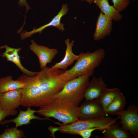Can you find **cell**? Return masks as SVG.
<instances>
[{
  "label": "cell",
  "mask_w": 138,
  "mask_h": 138,
  "mask_svg": "<svg viewBox=\"0 0 138 138\" xmlns=\"http://www.w3.org/2000/svg\"><path fill=\"white\" fill-rule=\"evenodd\" d=\"M112 124L101 131L104 138H131L128 131L121 127L119 124Z\"/></svg>",
  "instance_id": "d6986e66"
},
{
  "label": "cell",
  "mask_w": 138,
  "mask_h": 138,
  "mask_svg": "<svg viewBox=\"0 0 138 138\" xmlns=\"http://www.w3.org/2000/svg\"><path fill=\"white\" fill-rule=\"evenodd\" d=\"M64 71L46 67L34 76L37 83L44 95L51 100L52 97L63 89L67 81L60 76Z\"/></svg>",
  "instance_id": "3957f363"
},
{
  "label": "cell",
  "mask_w": 138,
  "mask_h": 138,
  "mask_svg": "<svg viewBox=\"0 0 138 138\" xmlns=\"http://www.w3.org/2000/svg\"><path fill=\"white\" fill-rule=\"evenodd\" d=\"M3 110L2 109V108H1V104H0V112H1Z\"/></svg>",
  "instance_id": "83f0119b"
},
{
  "label": "cell",
  "mask_w": 138,
  "mask_h": 138,
  "mask_svg": "<svg viewBox=\"0 0 138 138\" xmlns=\"http://www.w3.org/2000/svg\"><path fill=\"white\" fill-rule=\"evenodd\" d=\"M122 127L134 138L138 136V107L135 103L129 105L126 110L118 116Z\"/></svg>",
  "instance_id": "52a82bcc"
},
{
  "label": "cell",
  "mask_w": 138,
  "mask_h": 138,
  "mask_svg": "<svg viewBox=\"0 0 138 138\" xmlns=\"http://www.w3.org/2000/svg\"><path fill=\"white\" fill-rule=\"evenodd\" d=\"M39 107L36 112L38 114L48 119L54 118L63 124H69L79 119V107L60 99H52L48 103Z\"/></svg>",
  "instance_id": "7a4b0ae2"
},
{
  "label": "cell",
  "mask_w": 138,
  "mask_h": 138,
  "mask_svg": "<svg viewBox=\"0 0 138 138\" xmlns=\"http://www.w3.org/2000/svg\"><path fill=\"white\" fill-rule=\"evenodd\" d=\"M29 48L37 56L39 60L40 68L46 67L47 64L51 63L52 60L58 52L56 49H50L45 46L37 44L33 40Z\"/></svg>",
  "instance_id": "30bf717a"
},
{
  "label": "cell",
  "mask_w": 138,
  "mask_h": 138,
  "mask_svg": "<svg viewBox=\"0 0 138 138\" xmlns=\"http://www.w3.org/2000/svg\"><path fill=\"white\" fill-rule=\"evenodd\" d=\"M25 85L24 83L20 80H13L10 76L0 78V93L22 88Z\"/></svg>",
  "instance_id": "ffe728a7"
},
{
  "label": "cell",
  "mask_w": 138,
  "mask_h": 138,
  "mask_svg": "<svg viewBox=\"0 0 138 138\" xmlns=\"http://www.w3.org/2000/svg\"><path fill=\"white\" fill-rule=\"evenodd\" d=\"M112 20L100 12L97 19L93 39L97 41L109 35L112 30Z\"/></svg>",
  "instance_id": "7c38bea8"
},
{
  "label": "cell",
  "mask_w": 138,
  "mask_h": 138,
  "mask_svg": "<svg viewBox=\"0 0 138 138\" xmlns=\"http://www.w3.org/2000/svg\"><path fill=\"white\" fill-rule=\"evenodd\" d=\"M18 3L21 6H26V13L27 11L31 9L30 8L27 4L26 0H19Z\"/></svg>",
  "instance_id": "484cf974"
},
{
  "label": "cell",
  "mask_w": 138,
  "mask_h": 138,
  "mask_svg": "<svg viewBox=\"0 0 138 138\" xmlns=\"http://www.w3.org/2000/svg\"><path fill=\"white\" fill-rule=\"evenodd\" d=\"M121 92L117 88L105 89L98 99L104 110Z\"/></svg>",
  "instance_id": "44dd1931"
},
{
  "label": "cell",
  "mask_w": 138,
  "mask_h": 138,
  "mask_svg": "<svg viewBox=\"0 0 138 138\" xmlns=\"http://www.w3.org/2000/svg\"><path fill=\"white\" fill-rule=\"evenodd\" d=\"M18 113L16 109L12 110H3L0 112V122L6 117L10 115H15Z\"/></svg>",
  "instance_id": "d4e9b609"
},
{
  "label": "cell",
  "mask_w": 138,
  "mask_h": 138,
  "mask_svg": "<svg viewBox=\"0 0 138 138\" xmlns=\"http://www.w3.org/2000/svg\"><path fill=\"white\" fill-rule=\"evenodd\" d=\"M17 79L25 83L22 88L21 106L24 107H40L48 103L51 100L48 98L40 89L34 76H30L24 74Z\"/></svg>",
  "instance_id": "277c9868"
},
{
  "label": "cell",
  "mask_w": 138,
  "mask_h": 138,
  "mask_svg": "<svg viewBox=\"0 0 138 138\" xmlns=\"http://www.w3.org/2000/svg\"><path fill=\"white\" fill-rule=\"evenodd\" d=\"M0 49H1V46H0ZM1 53L0 52V55H1Z\"/></svg>",
  "instance_id": "f1b7e54d"
},
{
  "label": "cell",
  "mask_w": 138,
  "mask_h": 138,
  "mask_svg": "<svg viewBox=\"0 0 138 138\" xmlns=\"http://www.w3.org/2000/svg\"><path fill=\"white\" fill-rule=\"evenodd\" d=\"M79 107L80 119H93L105 116L98 99L86 100Z\"/></svg>",
  "instance_id": "ba28073f"
},
{
  "label": "cell",
  "mask_w": 138,
  "mask_h": 138,
  "mask_svg": "<svg viewBox=\"0 0 138 138\" xmlns=\"http://www.w3.org/2000/svg\"><path fill=\"white\" fill-rule=\"evenodd\" d=\"M68 10L67 5L63 4L60 10L50 21L38 28H34L31 31H26L21 33L20 35L21 39L22 40L27 38L29 37L32 35L36 33H41L44 29L50 26L55 27L61 31H64L65 30L64 28V25L61 23V20L62 17L67 13Z\"/></svg>",
  "instance_id": "8fae6325"
},
{
  "label": "cell",
  "mask_w": 138,
  "mask_h": 138,
  "mask_svg": "<svg viewBox=\"0 0 138 138\" xmlns=\"http://www.w3.org/2000/svg\"><path fill=\"white\" fill-rule=\"evenodd\" d=\"M22 88L0 93V103L4 110L16 109L21 105L22 99Z\"/></svg>",
  "instance_id": "9c48e42d"
},
{
  "label": "cell",
  "mask_w": 138,
  "mask_h": 138,
  "mask_svg": "<svg viewBox=\"0 0 138 138\" xmlns=\"http://www.w3.org/2000/svg\"><path fill=\"white\" fill-rule=\"evenodd\" d=\"M74 41L72 40L70 42V39H66L65 40L66 45L65 56L63 60L60 62L57 63L51 67L54 69H61L66 70L67 67L72 65L74 62L79 58V55H76L74 54L72 50Z\"/></svg>",
  "instance_id": "2e32d148"
},
{
  "label": "cell",
  "mask_w": 138,
  "mask_h": 138,
  "mask_svg": "<svg viewBox=\"0 0 138 138\" xmlns=\"http://www.w3.org/2000/svg\"><path fill=\"white\" fill-rule=\"evenodd\" d=\"M37 110L31 109L30 107H27L25 111L20 110L17 117L15 118L9 120H3L0 124L4 125L6 123L13 122L15 124V127L17 128L24 125H28L31 123V120L33 119L39 120H49L46 118H42L36 116L34 113L37 112Z\"/></svg>",
  "instance_id": "5bb4252c"
},
{
  "label": "cell",
  "mask_w": 138,
  "mask_h": 138,
  "mask_svg": "<svg viewBox=\"0 0 138 138\" xmlns=\"http://www.w3.org/2000/svg\"><path fill=\"white\" fill-rule=\"evenodd\" d=\"M94 0H81L82 1H85L89 4H91L93 2Z\"/></svg>",
  "instance_id": "4316f807"
},
{
  "label": "cell",
  "mask_w": 138,
  "mask_h": 138,
  "mask_svg": "<svg viewBox=\"0 0 138 138\" xmlns=\"http://www.w3.org/2000/svg\"><path fill=\"white\" fill-rule=\"evenodd\" d=\"M93 2L100 9V12L116 21H120L122 16L112 5L108 0H94Z\"/></svg>",
  "instance_id": "e0dca14e"
},
{
  "label": "cell",
  "mask_w": 138,
  "mask_h": 138,
  "mask_svg": "<svg viewBox=\"0 0 138 138\" xmlns=\"http://www.w3.org/2000/svg\"><path fill=\"white\" fill-rule=\"evenodd\" d=\"M126 102V98L121 92L104 110V115L110 114L119 116L124 110Z\"/></svg>",
  "instance_id": "ac0fdd59"
},
{
  "label": "cell",
  "mask_w": 138,
  "mask_h": 138,
  "mask_svg": "<svg viewBox=\"0 0 138 138\" xmlns=\"http://www.w3.org/2000/svg\"><path fill=\"white\" fill-rule=\"evenodd\" d=\"M108 127H97L87 129L77 132L76 135H80L83 138H89L91 136L92 133L94 131L99 130L101 131Z\"/></svg>",
  "instance_id": "cb8c5ba5"
},
{
  "label": "cell",
  "mask_w": 138,
  "mask_h": 138,
  "mask_svg": "<svg viewBox=\"0 0 138 138\" xmlns=\"http://www.w3.org/2000/svg\"><path fill=\"white\" fill-rule=\"evenodd\" d=\"M105 54V51L102 48H99L92 52H81L74 66L70 69L64 71L60 76L66 81L81 76L89 77L100 64Z\"/></svg>",
  "instance_id": "6da1fadb"
},
{
  "label": "cell",
  "mask_w": 138,
  "mask_h": 138,
  "mask_svg": "<svg viewBox=\"0 0 138 138\" xmlns=\"http://www.w3.org/2000/svg\"><path fill=\"white\" fill-rule=\"evenodd\" d=\"M106 87L101 77L96 78L94 76L86 88L84 98L86 100L98 99Z\"/></svg>",
  "instance_id": "9a60e30c"
},
{
  "label": "cell",
  "mask_w": 138,
  "mask_h": 138,
  "mask_svg": "<svg viewBox=\"0 0 138 138\" xmlns=\"http://www.w3.org/2000/svg\"><path fill=\"white\" fill-rule=\"evenodd\" d=\"M1 49H5V52L1 54L4 58L6 57L7 61H10L14 63L24 74L30 76H34L38 72H35L29 71L25 68L22 65L19 55V52L22 49L21 48H15L9 47L5 44L1 46Z\"/></svg>",
  "instance_id": "4fadbf2b"
},
{
  "label": "cell",
  "mask_w": 138,
  "mask_h": 138,
  "mask_svg": "<svg viewBox=\"0 0 138 138\" xmlns=\"http://www.w3.org/2000/svg\"><path fill=\"white\" fill-rule=\"evenodd\" d=\"M89 78L81 76L67 81L62 90L54 96L52 99H60L79 106L84 98L85 91L89 82Z\"/></svg>",
  "instance_id": "8992f818"
},
{
  "label": "cell",
  "mask_w": 138,
  "mask_h": 138,
  "mask_svg": "<svg viewBox=\"0 0 138 138\" xmlns=\"http://www.w3.org/2000/svg\"><path fill=\"white\" fill-rule=\"evenodd\" d=\"M119 119V116L113 119L110 117L103 116L97 118L88 119H79L71 123L64 124L59 123L58 127L51 126L50 131L52 134L56 131L73 135H76L78 132L91 128L100 127H108L116 123Z\"/></svg>",
  "instance_id": "5b68a950"
},
{
  "label": "cell",
  "mask_w": 138,
  "mask_h": 138,
  "mask_svg": "<svg viewBox=\"0 0 138 138\" xmlns=\"http://www.w3.org/2000/svg\"><path fill=\"white\" fill-rule=\"evenodd\" d=\"M25 137L24 131L15 127L5 129L0 134V138H21Z\"/></svg>",
  "instance_id": "7402d4cb"
},
{
  "label": "cell",
  "mask_w": 138,
  "mask_h": 138,
  "mask_svg": "<svg viewBox=\"0 0 138 138\" xmlns=\"http://www.w3.org/2000/svg\"><path fill=\"white\" fill-rule=\"evenodd\" d=\"M113 7L119 13L124 10L130 3V0H112Z\"/></svg>",
  "instance_id": "603a6c76"
}]
</instances>
